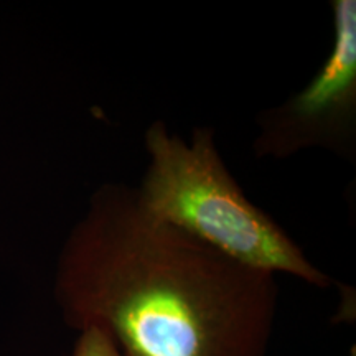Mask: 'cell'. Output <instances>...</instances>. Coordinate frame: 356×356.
Listing matches in <instances>:
<instances>
[{
	"label": "cell",
	"mask_w": 356,
	"mask_h": 356,
	"mask_svg": "<svg viewBox=\"0 0 356 356\" xmlns=\"http://www.w3.org/2000/svg\"><path fill=\"white\" fill-rule=\"evenodd\" d=\"M73 356H124L113 338L99 327H86L79 332Z\"/></svg>",
	"instance_id": "277c9868"
},
{
	"label": "cell",
	"mask_w": 356,
	"mask_h": 356,
	"mask_svg": "<svg viewBox=\"0 0 356 356\" xmlns=\"http://www.w3.org/2000/svg\"><path fill=\"white\" fill-rule=\"evenodd\" d=\"M333 42L315 76L282 104L257 115V159H289L323 149L355 163L356 2H332Z\"/></svg>",
	"instance_id": "3957f363"
},
{
	"label": "cell",
	"mask_w": 356,
	"mask_h": 356,
	"mask_svg": "<svg viewBox=\"0 0 356 356\" xmlns=\"http://www.w3.org/2000/svg\"><path fill=\"white\" fill-rule=\"evenodd\" d=\"M55 299L68 327L102 328L124 356H266L277 284L104 184L65 239Z\"/></svg>",
	"instance_id": "6da1fadb"
},
{
	"label": "cell",
	"mask_w": 356,
	"mask_h": 356,
	"mask_svg": "<svg viewBox=\"0 0 356 356\" xmlns=\"http://www.w3.org/2000/svg\"><path fill=\"white\" fill-rule=\"evenodd\" d=\"M144 145L149 163L134 190L150 216L254 270L332 286L287 231L246 197L218 150L215 129L195 127L188 142L154 121Z\"/></svg>",
	"instance_id": "7a4b0ae2"
}]
</instances>
